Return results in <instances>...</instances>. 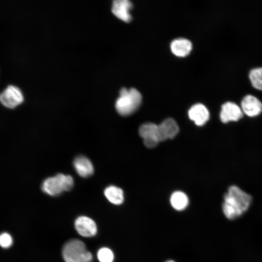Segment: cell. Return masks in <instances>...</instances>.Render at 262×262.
<instances>
[{"instance_id": "cell-1", "label": "cell", "mask_w": 262, "mask_h": 262, "mask_svg": "<svg viewBox=\"0 0 262 262\" xmlns=\"http://www.w3.org/2000/svg\"><path fill=\"white\" fill-rule=\"evenodd\" d=\"M250 194L237 185L229 186L223 196L222 211L229 220L241 216L249 208L252 201Z\"/></svg>"}, {"instance_id": "cell-2", "label": "cell", "mask_w": 262, "mask_h": 262, "mask_svg": "<svg viewBox=\"0 0 262 262\" xmlns=\"http://www.w3.org/2000/svg\"><path fill=\"white\" fill-rule=\"evenodd\" d=\"M120 96L115 101V107L117 113L122 116H127L135 113L142 103L140 93L136 89L122 88Z\"/></svg>"}, {"instance_id": "cell-3", "label": "cell", "mask_w": 262, "mask_h": 262, "mask_svg": "<svg viewBox=\"0 0 262 262\" xmlns=\"http://www.w3.org/2000/svg\"><path fill=\"white\" fill-rule=\"evenodd\" d=\"M62 256L65 262H91L93 259L85 244L77 239H71L64 245Z\"/></svg>"}, {"instance_id": "cell-4", "label": "cell", "mask_w": 262, "mask_h": 262, "mask_svg": "<svg viewBox=\"0 0 262 262\" xmlns=\"http://www.w3.org/2000/svg\"><path fill=\"white\" fill-rule=\"evenodd\" d=\"M73 185L74 180L71 176L60 173L45 179L41 184V189L47 195L57 196L70 190Z\"/></svg>"}, {"instance_id": "cell-5", "label": "cell", "mask_w": 262, "mask_h": 262, "mask_svg": "<svg viewBox=\"0 0 262 262\" xmlns=\"http://www.w3.org/2000/svg\"><path fill=\"white\" fill-rule=\"evenodd\" d=\"M219 116L222 123L228 124L239 122L245 117V115L237 103L228 101L221 106Z\"/></svg>"}, {"instance_id": "cell-6", "label": "cell", "mask_w": 262, "mask_h": 262, "mask_svg": "<svg viewBox=\"0 0 262 262\" xmlns=\"http://www.w3.org/2000/svg\"><path fill=\"white\" fill-rule=\"evenodd\" d=\"M24 101L21 89L14 85H8L0 93V102L5 107L14 109Z\"/></svg>"}, {"instance_id": "cell-7", "label": "cell", "mask_w": 262, "mask_h": 262, "mask_svg": "<svg viewBox=\"0 0 262 262\" xmlns=\"http://www.w3.org/2000/svg\"><path fill=\"white\" fill-rule=\"evenodd\" d=\"M240 106L245 116L249 118L257 117L262 114V101L252 95L245 96Z\"/></svg>"}, {"instance_id": "cell-8", "label": "cell", "mask_w": 262, "mask_h": 262, "mask_svg": "<svg viewBox=\"0 0 262 262\" xmlns=\"http://www.w3.org/2000/svg\"><path fill=\"white\" fill-rule=\"evenodd\" d=\"M140 136L145 146L149 148L156 147L160 142L158 136V125L150 122L142 124L139 128Z\"/></svg>"}, {"instance_id": "cell-9", "label": "cell", "mask_w": 262, "mask_h": 262, "mask_svg": "<svg viewBox=\"0 0 262 262\" xmlns=\"http://www.w3.org/2000/svg\"><path fill=\"white\" fill-rule=\"evenodd\" d=\"M74 226L77 232L84 237L94 236L97 233V227L95 222L86 216H80L77 218Z\"/></svg>"}, {"instance_id": "cell-10", "label": "cell", "mask_w": 262, "mask_h": 262, "mask_svg": "<svg viewBox=\"0 0 262 262\" xmlns=\"http://www.w3.org/2000/svg\"><path fill=\"white\" fill-rule=\"evenodd\" d=\"M179 131V126L172 118L165 119L158 125V136L160 142L174 138Z\"/></svg>"}, {"instance_id": "cell-11", "label": "cell", "mask_w": 262, "mask_h": 262, "mask_svg": "<svg viewBox=\"0 0 262 262\" xmlns=\"http://www.w3.org/2000/svg\"><path fill=\"white\" fill-rule=\"evenodd\" d=\"M190 119L199 126L205 125L209 120L210 112L203 104L197 103L193 105L188 111Z\"/></svg>"}, {"instance_id": "cell-12", "label": "cell", "mask_w": 262, "mask_h": 262, "mask_svg": "<svg viewBox=\"0 0 262 262\" xmlns=\"http://www.w3.org/2000/svg\"><path fill=\"white\" fill-rule=\"evenodd\" d=\"M132 6L131 2L128 0H115L113 2L112 11L118 18L129 22L131 20L130 11Z\"/></svg>"}, {"instance_id": "cell-13", "label": "cell", "mask_w": 262, "mask_h": 262, "mask_svg": "<svg viewBox=\"0 0 262 262\" xmlns=\"http://www.w3.org/2000/svg\"><path fill=\"white\" fill-rule=\"evenodd\" d=\"M73 166L77 174L82 178L91 176L94 171L92 162L84 156L77 157L73 161Z\"/></svg>"}, {"instance_id": "cell-14", "label": "cell", "mask_w": 262, "mask_h": 262, "mask_svg": "<svg viewBox=\"0 0 262 262\" xmlns=\"http://www.w3.org/2000/svg\"><path fill=\"white\" fill-rule=\"evenodd\" d=\"M172 52L179 57L188 55L192 49L191 42L185 38H178L172 41L170 44Z\"/></svg>"}, {"instance_id": "cell-15", "label": "cell", "mask_w": 262, "mask_h": 262, "mask_svg": "<svg viewBox=\"0 0 262 262\" xmlns=\"http://www.w3.org/2000/svg\"><path fill=\"white\" fill-rule=\"evenodd\" d=\"M104 194L109 201L114 205H119L124 202L123 191L116 186L110 185L107 187L104 191Z\"/></svg>"}, {"instance_id": "cell-16", "label": "cell", "mask_w": 262, "mask_h": 262, "mask_svg": "<svg viewBox=\"0 0 262 262\" xmlns=\"http://www.w3.org/2000/svg\"><path fill=\"white\" fill-rule=\"evenodd\" d=\"M189 198L183 192L177 191L172 194L170 203L172 207L177 211H182L186 209L189 205Z\"/></svg>"}, {"instance_id": "cell-17", "label": "cell", "mask_w": 262, "mask_h": 262, "mask_svg": "<svg viewBox=\"0 0 262 262\" xmlns=\"http://www.w3.org/2000/svg\"><path fill=\"white\" fill-rule=\"evenodd\" d=\"M248 78L252 86L257 90L262 91V67L252 69L249 72Z\"/></svg>"}, {"instance_id": "cell-18", "label": "cell", "mask_w": 262, "mask_h": 262, "mask_svg": "<svg viewBox=\"0 0 262 262\" xmlns=\"http://www.w3.org/2000/svg\"><path fill=\"white\" fill-rule=\"evenodd\" d=\"M97 257L100 262H113L114 254L111 249L103 247L98 250Z\"/></svg>"}, {"instance_id": "cell-19", "label": "cell", "mask_w": 262, "mask_h": 262, "mask_svg": "<svg viewBox=\"0 0 262 262\" xmlns=\"http://www.w3.org/2000/svg\"><path fill=\"white\" fill-rule=\"evenodd\" d=\"M13 244V239L11 236L7 232L0 234V246L3 248H7Z\"/></svg>"}, {"instance_id": "cell-20", "label": "cell", "mask_w": 262, "mask_h": 262, "mask_svg": "<svg viewBox=\"0 0 262 262\" xmlns=\"http://www.w3.org/2000/svg\"><path fill=\"white\" fill-rule=\"evenodd\" d=\"M165 262H176L173 260H168L166 261Z\"/></svg>"}]
</instances>
